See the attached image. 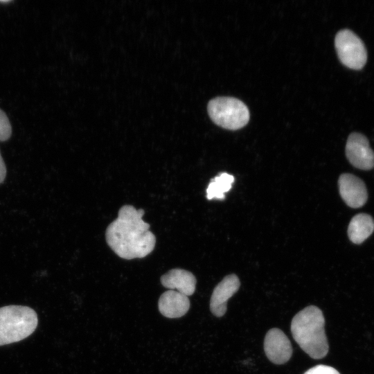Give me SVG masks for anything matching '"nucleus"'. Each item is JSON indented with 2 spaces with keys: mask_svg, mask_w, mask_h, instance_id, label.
Listing matches in <instances>:
<instances>
[{
  "mask_svg": "<svg viewBox=\"0 0 374 374\" xmlns=\"http://www.w3.org/2000/svg\"><path fill=\"white\" fill-rule=\"evenodd\" d=\"M339 193L350 207L357 208L364 206L368 199V193L364 182L350 173H344L338 180Z\"/></svg>",
  "mask_w": 374,
  "mask_h": 374,
  "instance_id": "obj_8",
  "label": "nucleus"
},
{
  "mask_svg": "<svg viewBox=\"0 0 374 374\" xmlns=\"http://www.w3.org/2000/svg\"><path fill=\"white\" fill-rule=\"evenodd\" d=\"M0 2L1 3H8V2H10V1H2V0H0Z\"/></svg>",
  "mask_w": 374,
  "mask_h": 374,
  "instance_id": "obj_17",
  "label": "nucleus"
},
{
  "mask_svg": "<svg viewBox=\"0 0 374 374\" xmlns=\"http://www.w3.org/2000/svg\"><path fill=\"white\" fill-rule=\"evenodd\" d=\"M304 374H340L339 372L333 367L326 365H317L309 370Z\"/></svg>",
  "mask_w": 374,
  "mask_h": 374,
  "instance_id": "obj_15",
  "label": "nucleus"
},
{
  "mask_svg": "<svg viewBox=\"0 0 374 374\" xmlns=\"http://www.w3.org/2000/svg\"><path fill=\"white\" fill-rule=\"evenodd\" d=\"M374 231V220L366 213H359L350 220L348 227L350 240L357 244L362 243Z\"/></svg>",
  "mask_w": 374,
  "mask_h": 374,
  "instance_id": "obj_12",
  "label": "nucleus"
},
{
  "mask_svg": "<svg viewBox=\"0 0 374 374\" xmlns=\"http://www.w3.org/2000/svg\"><path fill=\"white\" fill-rule=\"evenodd\" d=\"M207 110L216 125L227 130L240 129L249 120V112L246 105L232 97H217L211 100Z\"/></svg>",
  "mask_w": 374,
  "mask_h": 374,
  "instance_id": "obj_4",
  "label": "nucleus"
},
{
  "mask_svg": "<svg viewBox=\"0 0 374 374\" xmlns=\"http://www.w3.org/2000/svg\"><path fill=\"white\" fill-rule=\"evenodd\" d=\"M37 323V313L29 307L0 308V346L24 339L35 331Z\"/></svg>",
  "mask_w": 374,
  "mask_h": 374,
  "instance_id": "obj_3",
  "label": "nucleus"
},
{
  "mask_svg": "<svg viewBox=\"0 0 374 374\" xmlns=\"http://www.w3.org/2000/svg\"><path fill=\"white\" fill-rule=\"evenodd\" d=\"M143 209L124 205L118 217L107 226L106 241L120 258L132 260L143 258L150 254L156 244V238L150 231V224L143 220Z\"/></svg>",
  "mask_w": 374,
  "mask_h": 374,
  "instance_id": "obj_1",
  "label": "nucleus"
},
{
  "mask_svg": "<svg viewBox=\"0 0 374 374\" xmlns=\"http://www.w3.org/2000/svg\"><path fill=\"white\" fill-rule=\"evenodd\" d=\"M346 155L355 168L368 170L374 167V152L368 139L357 132L350 134L346 145Z\"/></svg>",
  "mask_w": 374,
  "mask_h": 374,
  "instance_id": "obj_6",
  "label": "nucleus"
},
{
  "mask_svg": "<svg viewBox=\"0 0 374 374\" xmlns=\"http://www.w3.org/2000/svg\"><path fill=\"white\" fill-rule=\"evenodd\" d=\"M196 282L195 276L183 269H170L161 277L163 287L170 290H177V292L187 296L195 292Z\"/></svg>",
  "mask_w": 374,
  "mask_h": 374,
  "instance_id": "obj_11",
  "label": "nucleus"
},
{
  "mask_svg": "<svg viewBox=\"0 0 374 374\" xmlns=\"http://www.w3.org/2000/svg\"><path fill=\"white\" fill-rule=\"evenodd\" d=\"M233 181L234 177L233 175L226 172L220 174L208 184L206 189L207 199H224V193L231 188Z\"/></svg>",
  "mask_w": 374,
  "mask_h": 374,
  "instance_id": "obj_13",
  "label": "nucleus"
},
{
  "mask_svg": "<svg viewBox=\"0 0 374 374\" xmlns=\"http://www.w3.org/2000/svg\"><path fill=\"white\" fill-rule=\"evenodd\" d=\"M325 319L321 310L310 305L299 312L292 319L291 332L301 348L310 357H324L329 346L325 332Z\"/></svg>",
  "mask_w": 374,
  "mask_h": 374,
  "instance_id": "obj_2",
  "label": "nucleus"
},
{
  "mask_svg": "<svg viewBox=\"0 0 374 374\" xmlns=\"http://www.w3.org/2000/svg\"><path fill=\"white\" fill-rule=\"evenodd\" d=\"M6 174V166L0 152V184H1L4 181Z\"/></svg>",
  "mask_w": 374,
  "mask_h": 374,
  "instance_id": "obj_16",
  "label": "nucleus"
},
{
  "mask_svg": "<svg viewBox=\"0 0 374 374\" xmlns=\"http://www.w3.org/2000/svg\"><path fill=\"white\" fill-rule=\"evenodd\" d=\"M12 135V126L6 114L0 108V142L8 141Z\"/></svg>",
  "mask_w": 374,
  "mask_h": 374,
  "instance_id": "obj_14",
  "label": "nucleus"
},
{
  "mask_svg": "<svg viewBox=\"0 0 374 374\" xmlns=\"http://www.w3.org/2000/svg\"><path fill=\"white\" fill-rule=\"evenodd\" d=\"M240 285L238 277L230 274L215 287L210 301V310L217 317H222L226 311L228 300L238 290Z\"/></svg>",
  "mask_w": 374,
  "mask_h": 374,
  "instance_id": "obj_9",
  "label": "nucleus"
},
{
  "mask_svg": "<svg viewBox=\"0 0 374 374\" xmlns=\"http://www.w3.org/2000/svg\"><path fill=\"white\" fill-rule=\"evenodd\" d=\"M158 308L160 313L167 318H179L188 311L190 301L187 296L170 290L161 295Z\"/></svg>",
  "mask_w": 374,
  "mask_h": 374,
  "instance_id": "obj_10",
  "label": "nucleus"
},
{
  "mask_svg": "<svg viewBox=\"0 0 374 374\" xmlns=\"http://www.w3.org/2000/svg\"><path fill=\"white\" fill-rule=\"evenodd\" d=\"M337 55L346 66L355 70L364 67L367 60V53L362 39L348 29L339 30L335 39Z\"/></svg>",
  "mask_w": 374,
  "mask_h": 374,
  "instance_id": "obj_5",
  "label": "nucleus"
},
{
  "mask_svg": "<svg viewBox=\"0 0 374 374\" xmlns=\"http://www.w3.org/2000/svg\"><path fill=\"white\" fill-rule=\"evenodd\" d=\"M264 350L267 358L274 364H283L292 357V346L285 334L278 328L269 330L265 338Z\"/></svg>",
  "mask_w": 374,
  "mask_h": 374,
  "instance_id": "obj_7",
  "label": "nucleus"
}]
</instances>
